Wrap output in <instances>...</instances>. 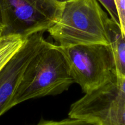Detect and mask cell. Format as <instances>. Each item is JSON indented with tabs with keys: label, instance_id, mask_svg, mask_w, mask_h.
Listing matches in <instances>:
<instances>
[{
	"label": "cell",
	"instance_id": "obj_2",
	"mask_svg": "<svg viewBox=\"0 0 125 125\" xmlns=\"http://www.w3.org/2000/svg\"><path fill=\"white\" fill-rule=\"evenodd\" d=\"M75 83L64 57L48 42L26 68L12 101V107L31 100L55 96Z\"/></svg>",
	"mask_w": 125,
	"mask_h": 125
},
{
	"label": "cell",
	"instance_id": "obj_15",
	"mask_svg": "<svg viewBox=\"0 0 125 125\" xmlns=\"http://www.w3.org/2000/svg\"><path fill=\"white\" fill-rule=\"evenodd\" d=\"M2 35H3V30L2 29H0V39Z\"/></svg>",
	"mask_w": 125,
	"mask_h": 125
},
{
	"label": "cell",
	"instance_id": "obj_1",
	"mask_svg": "<svg viewBox=\"0 0 125 125\" xmlns=\"http://www.w3.org/2000/svg\"><path fill=\"white\" fill-rule=\"evenodd\" d=\"M110 20L97 0H71L62 3L58 20L48 32L59 46L109 45Z\"/></svg>",
	"mask_w": 125,
	"mask_h": 125
},
{
	"label": "cell",
	"instance_id": "obj_11",
	"mask_svg": "<svg viewBox=\"0 0 125 125\" xmlns=\"http://www.w3.org/2000/svg\"><path fill=\"white\" fill-rule=\"evenodd\" d=\"M121 34L125 39V0H114Z\"/></svg>",
	"mask_w": 125,
	"mask_h": 125
},
{
	"label": "cell",
	"instance_id": "obj_5",
	"mask_svg": "<svg viewBox=\"0 0 125 125\" xmlns=\"http://www.w3.org/2000/svg\"><path fill=\"white\" fill-rule=\"evenodd\" d=\"M125 106V76L115 74L112 79L74 103L69 117L98 125L105 117Z\"/></svg>",
	"mask_w": 125,
	"mask_h": 125
},
{
	"label": "cell",
	"instance_id": "obj_3",
	"mask_svg": "<svg viewBox=\"0 0 125 125\" xmlns=\"http://www.w3.org/2000/svg\"><path fill=\"white\" fill-rule=\"evenodd\" d=\"M56 46L64 57L74 82L85 94L103 85L116 74L109 45Z\"/></svg>",
	"mask_w": 125,
	"mask_h": 125
},
{
	"label": "cell",
	"instance_id": "obj_13",
	"mask_svg": "<svg viewBox=\"0 0 125 125\" xmlns=\"http://www.w3.org/2000/svg\"><path fill=\"white\" fill-rule=\"evenodd\" d=\"M5 28L4 15V0H0V29L4 30Z\"/></svg>",
	"mask_w": 125,
	"mask_h": 125
},
{
	"label": "cell",
	"instance_id": "obj_7",
	"mask_svg": "<svg viewBox=\"0 0 125 125\" xmlns=\"http://www.w3.org/2000/svg\"><path fill=\"white\" fill-rule=\"evenodd\" d=\"M110 45L115 63L116 73L125 76V39L118 23L111 19L109 25Z\"/></svg>",
	"mask_w": 125,
	"mask_h": 125
},
{
	"label": "cell",
	"instance_id": "obj_12",
	"mask_svg": "<svg viewBox=\"0 0 125 125\" xmlns=\"http://www.w3.org/2000/svg\"><path fill=\"white\" fill-rule=\"evenodd\" d=\"M97 1L100 4L102 5L103 7L107 11V13H109L110 18L119 24L117 10L114 0H97Z\"/></svg>",
	"mask_w": 125,
	"mask_h": 125
},
{
	"label": "cell",
	"instance_id": "obj_8",
	"mask_svg": "<svg viewBox=\"0 0 125 125\" xmlns=\"http://www.w3.org/2000/svg\"><path fill=\"white\" fill-rule=\"evenodd\" d=\"M28 37L13 34L3 35L1 37L0 39V70L22 47Z\"/></svg>",
	"mask_w": 125,
	"mask_h": 125
},
{
	"label": "cell",
	"instance_id": "obj_9",
	"mask_svg": "<svg viewBox=\"0 0 125 125\" xmlns=\"http://www.w3.org/2000/svg\"><path fill=\"white\" fill-rule=\"evenodd\" d=\"M98 125H125V106L119 111L109 114Z\"/></svg>",
	"mask_w": 125,
	"mask_h": 125
},
{
	"label": "cell",
	"instance_id": "obj_10",
	"mask_svg": "<svg viewBox=\"0 0 125 125\" xmlns=\"http://www.w3.org/2000/svg\"><path fill=\"white\" fill-rule=\"evenodd\" d=\"M36 125H97L84 120L69 118L60 121L41 120Z\"/></svg>",
	"mask_w": 125,
	"mask_h": 125
},
{
	"label": "cell",
	"instance_id": "obj_6",
	"mask_svg": "<svg viewBox=\"0 0 125 125\" xmlns=\"http://www.w3.org/2000/svg\"><path fill=\"white\" fill-rule=\"evenodd\" d=\"M47 42L43 32L33 34L0 70V117L12 108V101L26 68Z\"/></svg>",
	"mask_w": 125,
	"mask_h": 125
},
{
	"label": "cell",
	"instance_id": "obj_4",
	"mask_svg": "<svg viewBox=\"0 0 125 125\" xmlns=\"http://www.w3.org/2000/svg\"><path fill=\"white\" fill-rule=\"evenodd\" d=\"M62 6L55 0H4L3 35L28 37L48 31L58 20Z\"/></svg>",
	"mask_w": 125,
	"mask_h": 125
},
{
	"label": "cell",
	"instance_id": "obj_14",
	"mask_svg": "<svg viewBox=\"0 0 125 125\" xmlns=\"http://www.w3.org/2000/svg\"><path fill=\"white\" fill-rule=\"evenodd\" d=\"M55 1H57L58 2H60V3H64V2H67V1H71V0H55Z\"/></svg>",
	"mask_w": 125,
	"mask_h": 125
}]
</instances>
